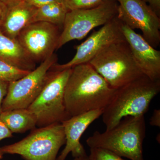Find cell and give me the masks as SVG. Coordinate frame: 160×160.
I'll return each mask as SVG.
<instances>
[{
	"instance_id": "cell-1",
	"label": "cell",
	"mask_w": 160,
	"mask_h": 160,
	"mask_svg": "<svg viewBox=\"0 0 160 160\" xmlns=\"http://www.w3.org/2000/svg\"><path fill=\"white\" fill-rule=\"evenodd\" d=\"M117 89H113L89 63L71 68L66 83L64 100L70 117L87 112L104 110Z\"/></svg>"
},
{
	"instance_id": "cell-2",
	"label": "cell",
	"mask_w": 160,
	"mask_h": 160,
	"mask_svg": "<svg viewBox=\"0 0 160 160\" xmlns=\"http://www.w3.org/2000/svg\"><path fill=\"white\" fill-rule=\"evenodd\" d=\"M160 91V80L144 75L117 89L102 117L106 130L112 129L124 118L145 115L152 100Z\"/></svg>"
},
{
	"instance_id": "cell-3",
	"label": "cell",
	"mask_w": 160,
	"mask_h": 160,
	"mask_svg": "<svg viewBox=\"0 0 160 160\" xmlns=\"http://www.w3.org/2000/svg\"><path fill=\"white\" fill-rule=\"evenodd\" d=\"M145 115L127 117L104 132L95 131L86 140L89 148L108 149L130 160H145L143 143L146 137Z\"/></svg>"
},
{
	"instance_id": "cell-4",
	"label": "cell",
	"mask_w": 160,
	"mask_h": 160,
	"mask_svg": "<svg viewBox=\"0 0 160 160\" xmlns=\"http://www.w3.org/2000/svg\"><path fill=\"white\" fill-rule=\"evenodd\" d=\"M89 63L115 89L145 75L135 61L125 39L106 46Z\"/></svg>"
},
{
	"instance_id": "cell-5",
	"label": "cell",
	"mask_w": 160,
	"mask_h": 160,
	"mask_svg": "<svg viewBox=\"0 0 160 160\" xmlns=\"http://www.w3.org/2000/svg\"><path fill=\"white\" fill-rule=\"evenodd\" d=\"M51 69L42 91L27 108L35 115L38 127L62 123L71 118L66 110L64 94L71 68Z\"/></svg>"
},
{
	"instance_id": "cell-6",
	"label": "cell",
	"mask_w": 160,
	"mask_h": 160,
	"mask_svg": "<svg viewBox=\"0 0 160 160\" xmlns=\"http://www.w3.org/2000/svg\"><path fill=\"white\" fill-rule=\"evenodd\" d=\"M62 123L33 129L23 139L0 148L4 154H18L24 160H57L61 147L66 143Z\"/></svg>"
},
{
	"instance_id": "cell-7",
	"label": "cell",
	"mask_w": 160,
	"mask_h": 160,
	"mask_svg": "<svg viewBox=\"0 0 160 160\" xmlns=\"http://www.w3.org/2000/svg\"><path fill=\"white\" fill-rule=\"evenodd\" d=\"M118 7L116 0H108L91 9L69 10L63 23L57 49L70 41L82 39L92 29L109 22L117 16Z\"/></svg>"
},
{
	"instance_id": "cell-8",
	"label": "cell",
	"mask_w": 160,
	"mask_h": 160,
	"mask_svg": "<svg viewBox=\"0 0 160 160\" xmlns=\"http://www.w3.org/2000/svg\"><path fill=\"white\" fill-rule=\"evenodd\" d=\"M57 59L56 55L53 53L24 77L9 83L2 105V111L27 109L42 91L49 71Z\"/></svg>"
},
{
	"instance_id": "cell-9",
	"label": "cell",
	"mask_w": 160,
	"mask_h": 160,
	"mask_svg": "<svg viewBox=\"0 0 160 160\" xmlns=\"http://www.w3.org/2000/svg\"><path fill=\"white\" fill-rule=\"evenodd\" d=\"M117 18L123 24L139 29L144 38L154 48L160 44V18L142 0H116Z\"/></svg>"
},
{
	"instance_id": "cell-10",
	"label": "cell",
	"mask_w": 160,
	"mask_h": 160,
	"mask_svg": "<svg viewBox=\"0 0 160 160\" xmlns=\"http://www.w3.org/2000/svg\"><path fill=\"white\" fill-rule=\"evenodd\" d=\"M60 33L58 26L37 22L26 26L17 39L33 62H42L57 49Z\"/></svg>"
},
{
	"instance_id": "cell-11",
	"label": "cell",
	"mask_w": 160,
	"mask_h": 160,
	"mask_svg": "<svg viewBox=\"0 0 160 160\" xmlns=\"http://www.w3.org/2000/svg\"><path fill=\"white\" fill-rule=\"evenodd\" d=\"M122 23L117 16L101 29L94 32L88 38L76 46V52L72 58L66 64H56L52 69L62 70L80 64L89 63L101 50L112 43L125 39L122 29Z\"/></svg>"
},
{
	"instance_id": "cell-12",
	"label": "cell",
	"mask_w": 160,
	"mask_h": 160,
	"mask_svg": "<svg viewBox=\"0 0 160 160\" xmlns=\"http://www.w3.org/2000/svg\"><path fill=\"white\" fill-rule=\"evenodd\" d=\"M122 29L135 61L144 74L153 81L160 80L159 50L151 46L142 35L122 23Z\"/></svg>"
},
{
	"instance_id": "cell-13",
	"label": "cell",
	"mask_w": 160,
	"mask_h": 160,
	"mask_svg": "<svg viewBox=\"0 0 160 160\" xmlns=\"http://www.w3.org/2000/svg\"><path fill=\"white\" fill-rule=\"evenodd\" d=\"M103 111L97 109L87 112L71 117L62 123L66 136V146L57 160H66L70 153L74 158L87 154L80 139L89 125L102 115Z\"/></svg>"
},
{
	"instance_id": "cell-14",
	"label": "cell",
	"mask_w": 160,
	"mask_h": 160,
	"mask_svg": "<svg viewBox=\"0 0 160 160\" xmlns=\"http://www.w3.org/2000/svg\"><path fill=\"white\" fill-rule=\"evenodd\" d=\"M3 2L6 4V9L0 29L8 37L17 39L22 30L32 23L37 8L21 0Z\"/></svg>"
},
{
	"instance_id": "cell-15",
	"label": "cell",
	"mask_w": 160,
	"mask_h": 160,
	"mask_svg": "<svg viewBox=\"0 0 160 160\" xmlns=\"http://www.w3.org/2000/svg\"><path fill=\"white\" fill-rule=\"evenodd\" d=\"M0 61L27 71L35 69V62L29 57L18 40L8 37L1 29Z\"/></svg>"
},
{
	"instance_id": "cell-16",
	"label": "cell",
	"mask_w": 160,
	"mask_h": 160,
	"mask_svg": "<svg viewBox=\"0 0 160 160\" xmlns=\"http://www.w3.org/2000/svg\"><path fill=\"white\" fill-rule=\"evenodd\" d=\"M0 118L12 133H24L37 126L35 115L28 109L2 111Z\"/></svg>"
},
{
	"instance_id": "cell-17",
	"label": "cell",
	"mask_w": 160,
	"mask_h": 160,
	"mask_svg": "<svg viewBox=\"0 0 160 160\" xmlns=\"http://www.w3.org/2000/svg\"><path fill=\"white\" fill-rule=\"evenodd\" d=\"M68 11L62 2L49 3L37 8L32 23L45 22L62 26Z\"/></svg>"
},
{
	"instance_id": "cell-18",
	"label": "cell",
	"mask_w": 160,
	"mask_h": 160,
	"mask_svg": "<svg viewBox=\"0 0 160 160\" xmlns=\"http://www.w3.org/2000/svg\"><path fill=\"white\" fill-rule=\"evenodd\" d=\"M30 72L0 61V80L4 82L10 83L17 81L28 74Z\"/></svg>"
},
{
	"instance_id": "cell-19",
	"label": "cell",
	"mask_w": 160,
	"mask_h": 160,
	"mask_svg": "<svg viewBox=\"0 0 160 160\" xmlns=\"http://www.w3.org/2000/svg\"><path fill=\"white\" fill-rule=\"evenodd\" d=\"M108 0H62L68 10L89 9L102 5Z\"/></svg>"
},
{
	"instance_id": "cell-20",
	"label": "cell",
	"mask_w": 160,
	"mask_h": 160,
	"mask_svg": "<svg viewBox=\"0 0 160 160\" xmlns=\"http://www.w3.org/2000/svg\"><path fill=\"white\" fill-rule=\"evenodd\" d=\"M89 160H126L110 150L101 148H90Z\"/></svg>"
},
{
	"instance_id": "cell-21",
	"label": "cell",
	"mask_w": 160,
	"mask_h": 160,
	"mask_svg": "<svg viewBox=\"0 0 160 160\" xmlns=\"http://www.w3.org/2000/svg\"><path fill=\"white\" fill-rule=\"evenodd\" d=\"M5 1L6 0H4L3 1ZM21 1H23L36 8H38L50 3L62 2V0H21Z\"/></svg>"
},
{
	"instance_id": "cell-22",
	"label": "cell",
	"mask_w": 160,
	"mask_h": 160,
	"mask_svg": "<svg viewBox=\"0 0 160 160\" xmlns=\"http://www.w3.org/2000/svg\"><path fill=\"white\" fill-rule=\"evenodd\" d=\"M12 136V132L0 118V141Z\"/></svg>"
},
{
	"instance_id": "cell-23",
	"label": "cell",
	"mask_w": 160,
	"mask_h": 160,
	"mask_svg": "<svg viewBox=\"0 0 160 160\" xmlns=\"http://www.w3.org/2000/svg\"><path fill=\"white\" fill-rule=\"evenodd\" d=\"M9 84V83L0 80V114L2 112V105L3 100L7 94Z\"/></svg>"
},
{
	"instance_id": "cell-24",
	"label": "cell",
	"mask_w": 160,
	"mask_h": 160,
	"mask_svg": "<svg viewBox=\"0 0 160 160\" xmlns=\"http://www.w3.org/2000/svg\"><path fill=\"white\" fill-rule=\"evenodd\" d=\"M160 18V0H142Z\"/></svg>"
},
{
	"instance_id": "cell-25",
	"label": "cell",
	"mask_w": 160,
	"mask_h": 160,
	"mask_svg": "<svg viewBox=\"0 0 160 160\" xmlns=\"http://www.w3.org/2000/svg\"><path fill=\"white\" fill-rule=\"evenodd\" d=\"M149 124L151 126L160 127V110L154 109L153 113L150 119Z\"/></svg>"
},
{
	"instance_id": "cell-26",
	"label": "cell",
	"mask_w": 160,
	"mask_h": 160,
	"mask_svg": "<svg viewBox=\"0 0 160 160\" xmlns=\"http://www.w3.org/2000/svg\"><path fill=\"white\" fill-rule=\"evenodd\" d=\"M6 9V3L0 0V27L2 24Z\"/></svg>"
},
{
	"instance_id": "cell-27",
	"label": "cell",
	"mask_w": 160,
	"mask_h": 160,
	"mask_svg": "<svg viewBox=\"0 0 160 160\" xmlns=\"http://www.w3.org/2000/svg\"><path fill=\"white\" fill-rule=\"evenodd\" d=\"M72 160H89V158H88V156L86 154L78 157L75 158Z\"/></svg>"
},
{
	"instance_id": "cell-28",
	"label": "cell",
	"mask_w": 160,
	"mask_h": 160,
	"mask_svg": "<svg viewBox=\"0 0 160 160\" xmlns=\"http://www.w3.org/2000/svg\"><path fill=\"white\" fill-rule=\"evenodd\" d=\"M3 156V153L1 151H0V160H1Z\"/></svg>"
},
{
	"instance_id": "cell-29",
	"label": "cell",
	"mask_w": 160,
	"mask_h": 160,
	"mask_svg": "<svg viewBox=\"0 0 160 160\" xmlns=\"http://www.w3.org/2000/svg\"><path fill=\"white\" fill-rule=\"evenodd\" d=\"M2 1H4V0H2Z\"/></svg>"
}]
</instances>
